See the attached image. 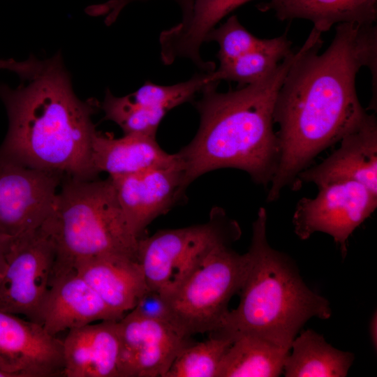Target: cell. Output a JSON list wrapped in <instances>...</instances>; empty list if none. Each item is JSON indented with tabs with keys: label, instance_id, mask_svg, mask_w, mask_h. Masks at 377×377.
I'll return each mask as SVG.
<instances>
[{
	"label": "cell",
	"instance_id": "6da1fadb",
	"mask_svg": "<svg viewBox=\"0 0 377 377\" xmlns=\"http://www.w3.org/2000/svg\"><path fill=\"white\" fill-rule=\"evenodd\" d=\"M322 33L312 29L296 50L278 92L274 121L279 158L267 201H276L286 186L295 188L298 175L323 150L339 142L363 117L356 91L362 67L369 68L377 99V26L338 24L332 43L320 54Z\"/></svg>",
	"mask_w": 377,
	"mask_h": 377
},
{
	"label": "cell",
	"instance_id": "7a4b0ae2",
	"mask_svg": "<svg viewBox=\"0 0 377 377\" xmlns=\"http://www.w3.org/2000/svg\"><path fill=\"white\" fill-rule=\"evenodd\" d=\"M15 89L0 83L8 129L0 154L29 167L82 179L96 178L91 163L95 98L74 93L61 53Z\"/></svg>",
	"mask_w": 377,
	"mask_h": 377
},
{
	"label": "cell",
	"instance_id": "3957f363",
	"mask_svg": "<svg viewBox=\"0 0 377 377\" xmlns=\"http://www.w3.org/2000/svg\"><path fill=\"white\" fill-rule=\"evenodd\" d=\"M296 57L292 52L262 80L219 92L209 85L195 103L200 125L193 139L177 154L184 170L185 189L205 173L219 168L247 172L257 184H270L277 169L279 147L274 131L278 92Z\"/></svg>",
	"mask_w": 377,
	"mask_h": 377
},
{
	"label": "cell",
	"instance_id": "277c9868",
	"mask_svg": "<svg viewBox=\"0 0 377 377\" xmlns=\"http://www.w3.org/2000/svg\"><path fill=\"white\" fill-rule=\"evenodd\" d=\"M267 212L260 207L252 224L249 268L239 291L238 306L226 313L209 334L229 338L259 337L286 350L311 318L328 319L325 297L303 281L295 264L271 247L267 239Z\"/></svg>",
	"mask_w": 377,
	"mask_h": 377
},
{
	"label": "cell",
	"instance_id": "5b68a950",
	"mask_svg": "<svg viewBox=\"0 0 377 377\" xmlns=\"http://www.w3.org/2000/svg\"><path fill=\"white\" fill-rule=\"evenodd\" d=\"M42 226L55 247L52 279L74 269L84 259L120 256L138 261L139 239L127 223L110 177L65 175L52 213Z\"/></svg>",
	"mask_w": 377,
	"mask_h": 377
},
{
	"label": "cell",
	"instance_id": "8992f818",
	"mask_svg": "<svg viewBox=\"0 0 377 377\" xmlns=\"http://www.w3.org/2000/svg\"><path fill=\"white\" fill-rule=\"evenodd\" d=\"M230 240L211 245L172 289L161 294L171 325L184 337L214 331L228 311L231 297L239 293L250 256L230 247Z\"/></svg>",
	"mask_w": 377,
	"mask_h": 377
},
{
	"label": "cell",
	"instance_id": "52a82bcc",
	"mask_svg": "<svg viewBox=\"0 0 377 377\" xmlns=\"http://www.w3.org/2000/svg\"><path fill=\"white\" fill-rule=\"evenodd\" d=\"M238 224L216 209L208 222L156 232L138 239L137 258L149 290L160 294L175 286L205 251L221 240L235 241Z\"/></svg>",
	"mask_w": 377,
	"mask_h": 377
},
{
	"label": "cell",
	"instance_id": "ba28073f",
	"mask_svg": "<svg viewBox=\"0 0 377 377\" xmlns=\"http://www.w3.org/2000/svg\"><path fill=\"white\" fill-rule=\"evenodd\" d=\"M55 257L54 244L43 226L10 237L0 278V311L41 325Z\"/></svg>",
	"mask_w": 377,
	"mask_h": 377
},
{
	"label": "cell",
	"instance_id": "9c48e42d",
	"mask_svg": "<svg viewBox=\"0 0 377 377\" xmlns=\"http://www.w3.org/2000/svg\"><path fill=\"white\" fill-rule=\"evenodd\" d=\"M318 188L314 198H302L297 202L293 217L295 232L302 240L317 232L326 233L344 256L349 237L376 209L377 194L355 181Z\"/></svg>",
	"mask_w": 377,
	"mask_h": 377
},
{
	"label": "cell",
	"instance_id": "30bf717a",
	"mask_svg": "<svg viewBox=\"0 0 377 377\" xmlns=\"http://www.w3.org/2000/svg\"><path fill=\"white\" fill-rule=\"evenodd\" d=\"M64 177L0 154V234L15 237L41 227L52 213Z\"/></svg>",
	"mask_w": 377,
	"mask_h": 377
},
{
	"label": "cell",
	"instance_id": "8fae6325",
	"mask_svg": "<svg viewBox=\"0 0 377 377\" xmlns=\"http://www.w3.org/2000/svg\"><path fill=\"white\" fill-rule=\"evenodd\" d=\"M119 377H164L180 351L192 342L170 323L131 310L118 320Z\"/></svg>",
	"mask_w": 377,
	"mask_h": 377
},
{
	"label": "cell",
	"instance_id": "7c38bea8",
	"mask_svg": "<svg viewBox=\"0 0 377 377\" xmlns=\"http://www.w3.org/2000/svg\"><path fill=\"white\" fill-rule=\"evenodd\" d=\"M0 369L13 377L63 376L62 341L38 323L0 311Z\"/></svg>",
	"mask_w": 377,
	"mask_h": 377
},
{
	"label": "cell",
	"instance_id": "4fadbf2b",
	"mask_svg": "<svg viewBox=\"0 0 377 377\" xmlns=\"http://www.w3.org/2000/svg\"><path fill=\"white\" fill-rule=\"evenodd\" d=\"M184 177L180 158L167 167L110 177L127 223L138 239L152 221L165 214L183 196Z\"/></svg>",
	"mask_w": 377,
	"mask_h": 377
},
{
	"label": "cell",
	"instance_id": "5bb4252c",
	"mask_svg": "<svg viewBox=\"0 0 377 377\" xmlns=\"http://www.w3.org/2000/svg\"><path fill=\"white\" fill-rule=\"evenodd\" d=\"M339 147L317 165L297 177L294 189L302 183L318 188L343 181L362 184L377 194V119L367 112L342 137Z\"/></svg>",
	"mask_w": 377,
	"mask_h": 377
},
{
	"label": "cell",
	"instance_id": "9a60e30c",
	"mask_svg": "<svg viewBox=\"0 0 377 377\" xmlns=\"http://www.w3.org/2000/svg\"><path fill=\"white\" fill-rule=\"evenodd\" d=\"M75 269L52 278L41 325L50 335L102 320L121 318Z\"/></svg>",
	"mask_w": 377,
	"mask_h": 377
},
{
	"label": "cell",
	"instance_id": "2e32d148",
	"mask_svg": "<svg viewBox=\"0 0 377 377\" xmlns=\"http://www.w3.org/2000/svg\"><path fill=\"white\" fill-rule=\"evenodd\" d=\"M66 377H119L118 320L72 329L62 341Z\"/></svg>",
	"mask_w": 377,
	"mask_h": 377
},
{
	"label": "cell",
	"instance_id": "e0dca14e",
	"mask_svg": "<svg viewBox=\"0 0 377 377\" xmlns=\"http://www.w3.org/2000/svg\"><path fill=\"white\" fill-rule=\"evenodd\" d=\"M177 154L165 151L156 136L124 134L116 138L96 131L91 141V163L94 172H104L114 178L171 165L179 161Z\"/></svg>",
	"mask_w": 377,
	"mask_h": 377
},
{
	"label": "cell",
	"instance_id": "ac0fdd59",
	"mask_svg": "<svg viewBox=\"0 0 377 377\" xmlns=\"http://www.w3.org/2000/svg\"><path fill=\"white\" fill-rule=\"evenodd\" d=\"M251 0H194L191 14L177 25L163 31L159 36L161 58L165 65L177 59L191 60L203 72L216 69L212 61H205L200 47L207 34L226 15Z\"/></svg>",
	"mask_w": 377,
	"mask_h": 377
},
{
	"label": "cell",
	"instance_id": "d6986e66",
	"mask_svg": "<svg viewBox=\"0 0 377 377\" xmlns=\"http://www.w3.org/2000/svg\"><path fill=\"white\" fill-rule=\"evenodd\" d=\"M74 269L115 313L123 317L148 290L137 260L120 256H99L78 261Z\"/></svg>",
	"mask_w": 377,
	"mask_h": 377
},
{
	"label": "cell",
	"instance_id": "ffe728a7",
	"mask_svg": "<svg viewBox=\"0 0 377 377\" xmlns=\"http://www.w3.org/2000/svg\"><path fill=\"white\" fill-rule=\"evenodd\" d=\"M258 9L273 11L281 21L309 20L320 33L338 24L372 25L377 20V0H270Z\"/></svg>",
	"mask_w": 377,
	"mask_h": 377
},
{
	"label": "cell",
	"instance_id": "44dd1931",
	"mask_svg": "<svg viewBox=\"0 0 377 377\" xmlns=\"http://www.w3.org/2000/svg\"><path fill=\"white\" fill-rule=\"evenodd\" d=\"M290 348L283 370L287 377H343L354 360L353 353L335 348L311 330L296 337Z\"/></svg>",
	"mask_w": 377,
	"mask_h": 377
},
{
	"label": "cell",
	"instance_id": "7402d4cb",
	"mask_svg": "<svg viewBox=\"0 0 377 377\" xmlns=\"http://www.w3.org/2000/svg\"><path fill=\"white\" fill-rule=\"evenodd\" d=\"M289 353L259 337L240 336L223 355L216 377L279 376Z\"/></svg>",
	"mask_w": 377,
	"mask_h": 377
},
{
	"label": "cell",
	"instance_id": "603a6c76",
	"mask_svg": "<svg viewBox=\"0 0 377 377\" xmlns=\"http://www.w3.org/2000/svg\"><path fill=\"white\" fill-rule=\"evenodd\" d=\"M286 33L271 38L269 44L221 63L214 71L218 81L237 82L238 88L255 83L269 74L293 50Z\"/></svg>",
	"mask_w": 377,
	"mask_h": 377
},
{
	"label": "cell",
	"instance_id": "cb8c5ba5",
	"mask_svg": "<svg viewBox=\"0 0 377 377\" xmlns=\"http://www.w3.org/2000/svg\"><path fill=\"white\" fill-rule=\"evenodd\" d=\"M232 342L213 334L203 341H192L180 351L164 377H216L221 361Z\"/></svg>",
	"mask_w": 377,
	"mask_h": 377
},
{
	"label": "cell",
	"instance_id": "d4e9b609",
	"mask_svg": "<svg viewBox=\"0 0 377 377\" xmlns=\"http://www.w3.org/2000/svg\"><path fill=\"white\" fill-rule=\"evenodd\" d=\"M211 41L219 45L217 57L221 64L267 45L271 38L262 39L253 35L240 23L237 17L232 15L207 34L205 42Z\"/></svg>",
	"mask_w": 377,
	"mask_h": 377
},
{
	"label": "cell",
	"instance_id": "484cf974",
	"mask_svg": "<svg viewBox=\"0 0 377 377\" xmlns=\"http://www.w3.org/2000/svg\"><path fill=\"white\" fill-rule=\"evenodd\" d=\"M136 1L145 0H110L107 2L96 4L88 7L87 13L92 16L105 15V22L107 25L113 23L121 10L128 4ZM182 10V19L188 17L191 12L194 0H174Z\"/></svg>",
	"mask_w": 377,
	"mask_h": 377
},
{
	"label": "cell",
	"instance_id": "4316f807",
	"mask_svg": "<svg viewBox=\"0 0 377 377\" xmlns=\"http://www.w3.org/2000/svg\"><path fill=\"white\" fill-rule=\"evenodd\" d=\"M132 310L145 317L170 323V314L166 302L156 291L148 289Z\"/></svg>",
	"mask_w": 377,
	"mask_h": 377
},
{
	"label": "cell",
	"instance_id": "83f0119b",
	"mask_svg": "<svg viewBox=\"0 0 377 377\" xmlns=\"http://www.w3.org/2000/svg\"><path fill=\"white\" fill-rule=\"evenodd\" d=\"M42 61L31 55L27 60L17 61L13 59H0V69L16 73L23 80L30 79L40 68Z\"/></svg>",
	"mask_w": 377,
	"mask_h": 377
},
{
	"label": "cell",
	"instance_id": "f1b7e54d",
	"mask_svg": "<svg viewBox=\"0 0 377 377\" xmlns=\"http://www.w3.org/2000/svg\"><path fill=\"white\" fill-rule=\"evenodd\" d=\"M10 238L0 234V278L5 268V254Z\"/></svg>",
	"mask_w": 377,
	"mask_h": 377
},
{
	"label": "cell",
	"instance_id": "f546056e",
	"mask_svg": "<svg viewBox=\"0 0 377 377\" xmlns=\"http://www.w3.org/2000/svg\"><path fill=\"white\" fill-rule=\"evenodd\" d=\"M370 335L371 340L373 341V343L375 346H376V314L372 318L371 323H370Z\"/></svg>",
	"mask_w": 377,
	"mask_h": 377
}]
</instances>
